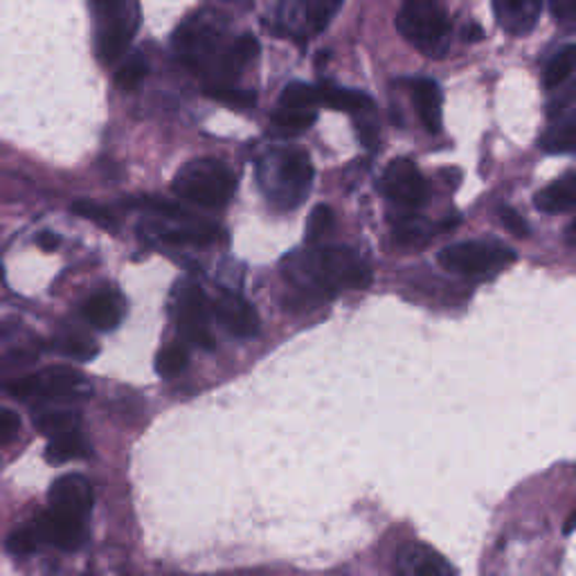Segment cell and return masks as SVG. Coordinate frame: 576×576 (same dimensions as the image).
<instances>
[{
    "mask_svg": "<svg viewBox=\"0 0 576 576\" xmlns=\"http://www.w3.org/2000/svg\"><path fill=\"white\" fill-rule=\"evenodd\" d=\"M174 51L178 59L206 86L234 84L244 68L259 55L253 34L232 36L230 21L217 10H199L187 16L174 32Z\"/></svg>",
    "mask_w": 576,
    "mask_h": 576,
    "instance_id": "1",
    "label": "cell"
},
{
    "mask_svg": "<svg viewBox=\"0 0 576 576\" xmlns=\"http://www.w3.org/2000/svg\"><path fill=\"white\" fill-rule=\"evenodd\" d=\"M298 251L281 264L284 279L313 300H326L343 291H363L372 284V268L345 246H315Z\"/></svg>",
    "mask_w": 576,
    "mask_h": 576,
    "instance_id": "2",
    "label": "cell"
},
{
    "mask_svg": "<svg viewBox=\"0 0 576 576\" xmlns=\"http://www.w3.org/2000/svg\"><path fill=\"white\" fill-rule=\"evenodd\" d=\"M257 180L268 203L277 210H296L309 197L313 165L307 152L293 147L270 149L257 163Z\"/></svg>",
    "mask_w": 576,
    "mask_h": 576,
    "instance_id": "3",
    "label": "cell"
},
{
    "mask_svg": "<svg viewBox=\"0 0 576 576\" xmlns=\"http://www.w3.org/2000/svg\"><path fill=\"white\" fill-rule=\"evenodd\" d=\"M395 25L421 55L440 59L448 53L451 19L442 0H403Z\"/></svg>",
    "mask_w": 576,
    "mask_h": 576,
    "instance_id": "4",
    "label": "cell"
},
{
    "mask_svg": "<svg viewBox=\"0 0 576 576\" xmlns=\"http://www.w3.org/2000/svg\"><path fill=\"white\" fill-rule=\"evenodd\" d=\"M95 51L104 66L118 64L131 47L142 14L137 0H92Z\"/></svg>",
    "mask_w": 576,
    "mask_h": 576,
    "instance_id": "5",
    "label": "cell"
},
{
    "mask_svg": "<svg viewBox=\"0 0 576 576\" xmlns=\"http://www.w3.org/2000/svg\"><path fill=\"white\" fill-rule=\"evenodd\" d=\"M236 191V178L225 163L201 158L187 163L174 178V195L182 201L217 210L230 203Z\"/></svg>",
    "mask_w": 576,
    "mask_h": 576,
    "instance_id": "6",
    "label": "cell"
},
{
    "mask_svg": "<svg viewBox=\"0 0 576 576\" xmlns=\"http://www.w3.org/2000/svg\"><path fill=\"white\" fill-rule=\"evenodd\" d=\"M5 390L21 401L27 399H41V401H53V403H75L90 397L92 388L84 374H79L73 367L55 365L45 367L32 376L12 380L5 386Z\"/></svg>",
    "mask_w": 576,
    "mask_h": 576,
    "instance_id": "7",
    "label": "cell"
},
{
    "mask_svg": "<svg viewBox=\"0 0 576 576\" xmlns=\"http://www.w3.org/2000/svg\"><path fill=\"white\" fill-rule=\"evenodd\" d=\"M345 0H281L273 10V30L279 36L304 41L326 30Z\"/></svg>",
    "mask_w": 576,
    "mask_h": 576,
    "instance_id": "8",
    "label": "cell"
},
{
    "mask_svg": "<svg viewBox=\"0 0 576 576\" xmlns=\"http://www.w3.org/2000/svg\"><path fill=\"white\" fill-rule=\"evenodd\" d=\"M516 262V253L496 242H462L440 253V264L448 273L487 277Z\"/></svg>",
    "mask_w": 576,
    "mask_h": 576,
    "instance_id": "9",
    "label": "cell"
},
{
    "mask_svg": "<svg viewBox=\"0 0 576 576\" xmlns=\"http://www.w3.org/2000/svg\"><path fill=\"white\" fill-rule=\"evenodd\" d=\"M174 311L185 341L201 350H212L214 345L212 329H210L212 309H210V298L203 293V288L199 284L185 281L178 286Z\"/></svg>",
    "mask_w": 576,
    "mask_h": 576,
    "instance_id": "10",
    "label": "cell"
},
{
    "mask_svg": "<svg viewBox=\"0 0 576 576\" xmlns=\"http://www.w3.org/2000/svg\"><path fill=\"white\" fill-rule=\"evenodd\" d=\"M380 191L403 210H417L428 199L425 180L410 158H395L380 178Z\"/></svg>",
    "mask_w": 576,
    "mask_h": 576,
    "instance_id": "11",
    "label": "cell"
},
{
    "mask_svg": "<svg viewBox=\"0 0 576 576\" xmlns=\"http://www.w3.org/2000/svg\"><path fill=\"white\" fill-rule=\"evenodd\" d=\"M92 487L88 479L79 473H68L59 479H55V485L47 494V511L64 518V520H75V522H86L90 511H92Z\"/></svg>",
    "mask_w": 576,
    "mask_h": 576,
    "instance_id": "12",
    "label": "cell"
},
{
    "mask_svg": "<svg viewBox=\"0 0 576 576\" xmlns=\"http://www.w3.org/2000/svg\"><path fill=\"white\" fill-rule=\"evenodd\" d=\"M212 315L236 339H253L259 333V313L257 309L239 293L221 291L210 300Z\"/></svg>",
    "mask_w": 576,
    "mask_h": 576,
    "instance_id": "13",
    "label": "cell"
},
{
    "mask_svg": "<svg viewBox=\"0 0 576 576\" xmlns=\"http://www.w3.org/2000/svg\"><path fill=\"white\" fill-rule=\"evenodd\" d=\"M550 118H552V126L541 137V149L554 156L572 154L576 144V111H574L572 90H567L563 100L550 107Z\"/></svg>",
    "mask_w": 576,
    "mask_h": 576,
    "instance_id": "14",
    "label": "cell"
},
{
    "mask_svg": "<svg viewBox=\"0 0 576 576\" xmlns=\"http://www.w3.org/2000/svg\"><path fill=\"white\" fill-rule=\"evenodd\" d=\"M545 0H494L498 25L511 36L532 34L541 21Z\"/></svg>",
    "mask_w": 576,
    "mask_h": 576,
    "instance_id": "15",
    "label": "cell"
},
{
    "mask_svg": "<svg viewBox=\"0 0 576 576\" xmlns=\"http://www.w3.org/2000/svg\"><path fill=\"white\" fill-rule=\"evenodd\" d=\"M142 232H147V239H158V242L171 244V246H208L214 244L219 230L212 223H185L176 228H163V225H149L142 228Z\"/></svg>",
    "mask_w": 576,
    "mask_h": 576,
    "instance_id": "16",
    "label": "cell"
},
{
    "mask_svg": "<svg viewBox=\"0 0 576 576\" xmlns=\"http://www.w3.org/2000/svg\"><path fill=\"white\" fill-rule=\"evenodd\" d=\"M412 102L428 133L442 131V90L435 79H414L410 84Z\"/></svg>",
    "mask_w": 576,
    "mask_h": 576,
    "instance_id": "17",
    "label": "cell"
},
{
    "mask_svg": "<svg viewBox=\"0 0 576 576\" xmlns=\"http://www.w3.org/2000/svg\"><path fill=\"white\" fill-rule=\"evenodd\" d=\"M315 95H318V107H326V109H333V111H345V113H352V115L374 111L372 98L361 90L341 88V86L324 81V84L315 86Z\"/></svg>",
    "mask_w": 576,
    "mask_h": 576,
    "instance_id": "18",
    "label": "cell"
},
{
    "mask_svg": "<svg viewBox=\"0 0 576 576\" xmlns=\"http://www.w3.org/2000/svg\"><path fill=\"white\" fill-rule=\"evenodd\" d=\"M84 318L100 331H113L124 318V302L115 291H100L84 304Z\"/></svg>",
    "mask_w": 576,
    "mask_h": 576,
    "instance_id": "19",
    "label": "cell"
},
{
    "mask_svg": "<svg viewBox=\"0 0 576 576\" xmlns=\"http://www.w3.org/2000/svg\"><path fill=\"white\" fill-rule=\"evenodd\" d=\"M397 572L410 576H440L455 572L437 552L425 545H410L397 556Z\"/></svg>",
    "mask_w": 576,
    "mask_h": 576,
    "instance_id": "20",
    "label": "cell"
},
{
    "mask_svg": "<svg viewBox=\"0 0 576 576\" xmlns=\"http://www.w3.org/2000/svg\"><path fill=\"white\" fill-rule=\"evenodd\" d=\"M574 203H576V176L572 171H567L558 180L550 182L545 189L539 191L536 199H534L536 210H541L545 214L572 212Z\"/></svg>",
    "mask_w": 576,
    "mask_h": 576,
    "instance_id": "21",
    "label": "cell"
},
{
    "mask_svg": "<svg viewBox=\"0 0 576 576\" xmlns=\"http://www.w3.org/2000/svg\"><path fill=\"white\" fill-rule=\"evenodd\" d=\"M34 425L47 440L81 430V417L68 408H47L34 414Z\"/></svg>",
    "mask_w": 576,
    "mask_h": 576,
    "instance_id": "22",
    "label": "cell"
},
{
    "mask_svg": "<svg viewBox=\"0 0 576 576\" xmlns=\"http://www.w3.org/2000/svg\"><path fill=\"white\" fill-rule=\"evenodd\" d=\"M88 453H90V446L84 440L81 430L68 432V435H62V437H53L51 444H47L45 448V457L53 464H66L73 459H81V457H88Z\"/></svg>",
    "mask_w": 576,
    "mask_h": 576,
    "instance_id": "23",
    "label": "cell"
},
{
    "mask_svg": "<svg viewBox=\"0 0 576 576\" xmlns=\"http://www.w3.org/2000/svg\"><path fill=\"white\" fill-rule=\"evenodd\" d=\"M574 64H576V47L574 45H563L561 51L547 62L545 73H543V84L547 90H556L563 84H567L574 75Z\"/></svg>",
    "mask_w": 576,
    "mask_h": 576,
    "instance_id": "24",
    "label": "cell"
},
{
    "mask_svg": "<svg viewBox=\"0 0 576 576\" xmlns=\"http://www.w3.org/2000/svg\"><path fill=\"white\" fill-rule=\"evenodd\" d=\"M203 92L210 100L221 102L232 109H253L257 104V95L253 90L236 88L234 84H217V86H206Z\"/></svg>",
    "mask_w": 576,
    "mask_h": 576,
    "instance_id": "25",
    "label": "cell"
},
{
    "mask_svg": "<svg viewBox=\"0 0 576 576\" xmlns=\"http://www.w3.org/2000/svg\"><path fill=\"white\" fill-rule=\"evenodd\" d=\"M318 120L315 109H286L279 107L277 113L273 115V122L279 131L293 135V133H302L307 129H311Z\"/></svg>",
    "mask_w": 576,
    "mask_h": 576,
    "instance_id": "26",
    "label": "cell"
},
{
    "mask_svg": "<svg viewBox=\"0 0 576 576\" xmlns=\"http://www.w3.org/2000/svg\"><path fill=\"white\" fill-rule=\"evenodd\" d=\"M149 75V62L147 59H144L142 55H131L126 62H122V66L118 68V73H115V86L120 88V90H126V92H131V90H135L142 81H144V77H147Z\"/></svg>",
    "mask_w": 576,
    "mask_h": 576,
    "instance_id": "27",
    "label": "cell"
},
{
    "mask_svg": "<svg viewBox=\"0 0 576 576\" xmlns=\"http://www.w3.org/2000/svg\"><path fill=\"white\" fill-rule=\"evenodd\" d=\"M279 107H286V109H315V107H318L315 86L302 84V81L288 84V86L281 90Z\"/></svg>",
    "mask_w": 576,
    "mask_h": 576,
    "instance_id": "28",
    "label": "cell"
},
{
    "mask_svg": "<svg viewBox=\"0 0 576 576\" xmlns=\"http://www.w3.org/2000/svg\"><path fill=\"white\" fill-rule=\"evenodd\" d=\"M59 352L64 354V356H68V358H75V361H84V363H88V361H92L95 356H98V345H95L90 339H86V335H79V333H75V335H66V339H62L59 341Z\"/></svg>",
    "mask_w": 576,
    "mask_h": 576,
    "instance_id": "29",
    "label": "cell"
},
{
    "mask_svg": "<svg viewBox=\"0 0 576 576\" xmlns=\"http://www.w3.org/2000/svg\"><path fill=\"white\" fill-rule=\"evenodd\" d=\"M335 225V217L333 210L329 206H318L307 223V242L309 244H320L322 239L333 230Z\"/></svg>",
    "mask_w": 576,
    "mask_h": 576,
    "instance_id": "30",
    "label": "cell"
},
{
    "mask_svg": "<svg viewBox=\"0 0 576 576\" xmlns=\"http://www.w3.org/2000/svg\"><path fill=\"white\" fill-rule=\"evenodd\" d=\"M395 239L401 246H421L428 242L425 228L414 217H401L395 228Z\"/></svg>",
    "mask_w": 576,
    "mask_h": 576,
    "instance_id": "31",
    "label": "cell"
},
{
    "mask_svg": "<svg viewBox=\"0 0 576 576\" xmlns=\"http://www.w3.org/2000/svg\"><path fill=\"white\" fill-rule=\"evenodd\" d=\"M187 361H189L187 350L182 345H171L158 354L156 372L160 376H176L187 367Z\"/></svg>",
    "mask_w": 576,
    "mask_h": 576,
    "instance_id": "32",
    "label": "cell"
},
{
    "mask_svg": "<svg viewBox=\"0 0 576 576\" xmlns=\"http://www.w3.org/2000/svg\"><path fill=\"white\" fill-rule=\"evenodd\" d=\"M41 543V536L36 532L34 524H25L21 527V530L12 532L10 539H8V550L16 556H27V554H34L36 547Z\"/></svg>",
    "mask_w": 576,
    "mask_h": 576,
    "instance_id": "33",
    "label": "cell"
},
{
    "mask_svg": "<svg viewBox=\"0 0 576 576\" xmlns=\"http://www.w3.org/2000/svg\"><path fill=\"white\" fill-rule=\"evenodd\" d=\"M73 212L92 221V223H98L102 228H115V217L109 208H102L98 203H90V201H77L73 203Z\"/></svg>",
    "mask_w": 576,
    "mask_h": 576,
    "instance_id": "34",
    "label": "cell"
},
{
    "mask_svg": "<svg viewBox=\"0 0 576 576\" xmlns=\"http://www.w3.org/2000/svg\"><path fill=\"white\" fill-rule=\"evenodd\" d=\"M552 5V14L554 19L565 27V30H574L576 23V0H550Z\"/></svg>",
    "mask_w": 576,
    "mask_h": 576,
    "instance_id": "35",
    "label": "cell"
},
{
    "mask_svg": "<svg viewBox=\"0 0 576 576\" xmlns=\"http://www.w3.org/2000/svg\"><path fill=\"white\" fill-rule=\"evenodd\" d=\"M19 430H21L19 414L8 408H0V444L12 442L19 435Z\"/></svg>",
    "mask_w": 576,
    "mask_h": 576,
    "instance_id": "36",
    "label": "cell"
},
{
    "mask_svg": "<svg viewBox=\"0 0 576 576\" xmlns=\"http://www.w3.org/2000/svg\"><path fill=\"white\" fill-rule=\"evenodd\" d=\"M369 115H372V111L356 115L358 118V140H361V144H365L367 149H374L376 140H378V129H376V124Z\"/></svg>",
    "mask_w": 576,
    "mask_h": 576,
    "instance_id": "37",
    "label": "cell"
},
{
    "mask_svg": "<svg viewBox=\"0 0 576 576\" xmlns=\"http://www.w3.org/2000/svg\"><path fill=\"white\" fill-rule=\"evenodd\" d=\"M500 217H502L505 228H507L511 234H516V236H520V239L530 236V225H527V221H524L516 210L502 208V210H500Z\"/></svg>",
    "mask_w": 576,
    "mask_h": 576,
    "instance_id": "38",
    "label": "cell"
},
{
    "mask_svg": "<svg viewBox=\"0 0 576 576\" xmlns=\"http://www.w3.org/2000/svg\"><path fill=\"white\" fill-rule=\"evenodd\" d=\"M36 244H38V248H43V251L51 253V251L59 248L62 239H59V234H55V232H41V234L36 236Z\"/></svg>",
    "mask_w": 576,
    "mask_h": 576,
    "instance_id": "39",
    "label": "cell"
},
{
    "mask_svg": "<svg viewBox=\"0 0 576 576\" xmlns=\"http://www.w3.org/2000/svg\"><path fill=\"white\" fill-rule=\"evenodd\" d=\"M485 36V32H483V27H479V25H470V27H466L464 30V38L468 41V43H473V41H479V38H483Z\"/></svg>",
    "mask_w": 576,
    "mask_h": 576,
    "instance_id": "40",
    "label": "cell"
},
{
    "mask_svg": "<svg viewBox=\"0 0 576 576\" xmlns=\"http://www.w3.org/2000/svg\"><path fill=\"white\" fill-rule=\"evenodd\" d=\"M574 518H576V516H574V511H572V513L567 516V522H565V534H567V536H569L572 530H574Z\"/></svg>",
    "mask_w": 576,
    "mask_h": 576,
    "instance_id": "41",
    "label": "cell"
}]
</instances>
